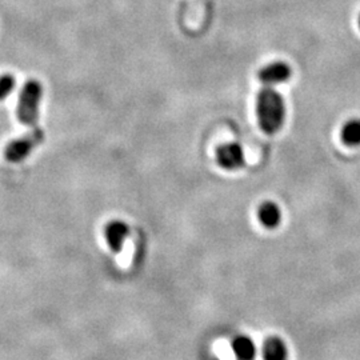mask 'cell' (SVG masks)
I'll use <instances>...</instances> for the list:
<instances>
[{"mask_svg": "<svg viewBox=\"0 0 360 360\" xmlns=\"http://www.w3.org/2000/svg\"><path fill=\"white\" fill-rule=\"evenodd\" d=\"M231 347L238 360H255L257 358V345L250 336H237L232 341Z\"/></svg>", "mask_w": 360, "mask_h": 360, "instance_id": "cell-9", "label": "cell"}, {"mask_svg": "<svg viewBox=\"0 0 360 360\" xmlns=\"http://www.w3.org/2000/svg\"><path fill=\"white\" fill-rule=\"evenodd\" d=\"M263 360H289V348L279 336H270L266 339L262 348Z\"/></svg>", "mask_w": 360, "mask_h": 360, "instance_id": "cell-7", "label": "cell"}, {"mask_svg": "<svg viewBox=\"0 0 360 360\" xmlns=\"http://www.w3.org/2000/svg\"><path fill=\"white\" fill-rule=\"evenodd\" d=\"M43 98V86L39 80L31 79L28 80L20 91L19 101H17V120L31 127L35 126L39 119V107Z\"/></svg>", "mask_w": 360, "mask_h": 360, "instance_id": "cell-2", "label": "cell"}, {"mask_svg": "<svg viewBox=\"0 0 360 360\" xmlns=\"http://www.w3.org/2000/svg\"><path fill=\"white\" fill-rule=\"evenodd\" d=\"M359 26H360V17H359Z\"/></svg>", "mask_w": 360, "mask_h": 360, "instance_id": "cell-12", "label": "cell"}, {"mask_svg": "<svg viewBox=\"0 0 360 360\" xmlns=\"http://www.w3.org/2000/svg\"><path fill=\"white\" fill-rule=\"evenodd\" d=\"M292 69L284 62H274L259 71V80L267 87L282 85L290 80Z\"/></svg>", "mask_w": 360, "mask_h": 360, "instance_id": "cell-5", "label": "cell"}, {"mask_svg": "<svg viewBox=\"0 0 360 360\" xmlns=\"http://www.w3.org/2000/svg\"><path fill=\"white\" fill-rule=\"evenodd\" d=\"M130 235V225L123 221H111L104 227V239L114 254L123 250L124 241Z\"/></svg>", "mask_w": 360, "mask_h": 360, "instance_id": "cell-6", "label": "cell"}, {"mask_svg": "<svg viewBox=\"0 0 360 360\" xmlns=\"http://www.w3.org/2000/svg\"><path fill=\"white\" fill-rule=\"evenodd\" d=\"M17 86V79L12 74L0 75V102L12 94Z\"/></svg>", "mask_w": 360, "mask_h": 360, "instance_id": "cell-11", "label": "cell"}, {"mask_svg": "<svg viewBox=\"0 0 360 360\" xmlns=\"http://www.w3.org/2000/svg\"><path fill=\"white\" fill-rule=\"evenodd\" d=\"M257 117L263 132L276 134L286 118V103L283 96L273 87L263 88L257 99Z\"/></svg>", "mask_w": 360, "mask_h": 360, "instance_id": "cell-1", "label": "cell"}, {"mask_svg": "<svg viewBox=\"0 0 360 360\" xmlns=\"http://www.w3.org/2000/svg\"><path fill=\"white\" fill-rule=\"evenodd\" d=\"M342 140L345 146H360V119L348 120L342 128Z\"/></svg>", "mask_w": 360, "mask_h": 360, "instance_id": "cell-10", "label": "cell"}, {"mask_svg": "<svg viewBox=\"0 0 360 360\" xmlns=\"http://www.w3.org/2000/svg\"><path fill=\"white\" fill-rule=\"evenodd\" d=\"M216 162L225 171H237L244 167V151L239 143H225L216 150Z\"/></svg>", "mask_w": 360, "mask_h": 360, "instance_id": "cell-4", "label": "cell"}, {"mask_svg": "<svg viewBox=\"0 0 360 360\" xmlns=\"http://www.w3.org/2000/svg\"><path fill=\"white\" fill-rule=\"evenodd\" d=\"M43 140H44L43 128L36 127L28 134L11 140L4 148V159L10 163H22L33 154V151L43 143Z\"/></svg>", "mask_w": 360, "mask_h": 360, "instance_id": "cell-3", "label": "cell"}, {"mask_svg": "<svg viewBox=\"0 0 360 360\" xmlns=\"http://www.w3.org/2000/svg\"><path fill=\"white\" fill-rule=\"evenodd\" d=\"M257 218L266 228H276L282 221V211L274 202H264L259 207Z\"/></svg>", "mask_w": 360, "mask_h": 360, "instance_id": "cell-8", "label": "cell"}]
</instances>
